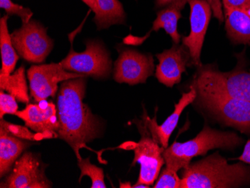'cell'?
I'll return each mask as SVG.
<instances>
[{"label": "cell", "mask_w": 250, "mask_h": 188, "mask_svg": "<svg viewBox=\"0 0 250 188\" xmlns=\"http://www.w3.org/2000/svg\"><path fill=\"white\" fill-rule=\"evenodd\" d=\"M181 188H231L250 185V167L229 164L219 152L189 164L181 173Z\"/></svg>", "instance_id": "2"}, {"label": "cell", "mask_w": 250, "mask_h": 188, "mask_svg": "<svg viewBox=\"0 0 250 188\" xmlns=\"http://www.w3.org/2000/svg\"><path fill=\"white\" fill-rule=\"evenodd\" d=\"M159 64L156 68L155 76L159 82L172 88L181 81V75L187 67L192 65L191 57L188 47L183 44L174 43L171 48L156 55Z\"/></svg>", "instance_id": "14"}, {"label": "cell", "mask_w": 250, "mask_h": 188, "mask_svg": "<svg viewBox=\"0 0 250 188\" xmlns=\"http://www.w3.org/2000/svg\"><path fill=\"white\" fill-rule=\"evenodd\" d=\"M15 116L24 121L26 127L42 136L43 140L58 138L57 107L53 102L43 100L37 104H29Z\"/></svg>", "instance_id": "13"}, {"label": "cell", "mask_w": 250, "mask_h": 188, "mask_svg": "<svg viewBox=\"0 0 250 188\" xmlns=\"http://www.w3.org/2000/svg\"><path fill=\"white\" fill-rule=\"evenodd\" d=\"M224 11L230 9L241 10L250 16V0H223Z\"/></svg>", "instance_id": "27"}, {"label": "cell", "mask_w": 250, "mask_h": 188, "mask_svg": "<svg viewBox=\"0 0 250 188\" xmlns=\"http://www.w3.org/2000/svg\"><path fill=\"white\" fill-rule=\"evenodd\" d=\"M31 143L18 138L0 127V177L6 176L13 169L15 162Z\"/></svg>", "instance_id": "17"}, {"label": "cell", "mask_w": 250, "mask_h": 188, "mask_svg": "<svg viewBox=\"0 0 250 188\" xmlns=\"http://www.w3.org/2000/svg\"><path fill=\"white\" fill-rule=\"evenodd\" d=\"M48 165L40 154L26 151L15 162L13 169L1 182L2 188H51L53 183L46 175Z\"/></svg>", "instance_id": "9"}, {"label": "cell", "mask_w": 250, "mask_h": 188, "mask_svg": "<svg viewBox=\"0 0 250 188\" xmlns=\"http://www.w3.org/2000/svg\"><path fill=\"white\" fill-rule=\"evenodd\" d=\"M244 53L236 55L237 66L229 72L220 71L214 64H202L197 68L190 85L194 87L196 92L217 94L250 102V71L247 70Z\"/></svg>", "instance_id": "4"}, {"label": "cell", "mask_w": 250, "mask_h": 188, "mask_svg": "<svg viewBox=\"0 0 250 188\" xmlns=\"http://www.w3.org/2000/svg\"><path fill=\"white\" fill-rule=\"evenodd\" d=\"M190 6V32L182 38V44L188 47L192 65L199 68L202 65L200 56L210 17L211 7L206 0H189Z\"/></svg>", "instance_id": "12"}, {"label": "cell", "mask_w": 250, "mask_h": 188, "mask_svg": "<svg viewBox=\"0 0 250 188\" xmlns=\"http://www.w3.org/2000/svg\"><path fill=\"white\" fill-rule=\"evenodd\" d=\"M94 12L96 11L97 0H83Z\"/></svg>", "instance_id": "31"}, {"label": "cell", "mask_w": 250, "mask_h": 188, "mask_svg": "<svg viewBox=\"0 0 250 188\" xmlns=\"http://www.w3.org/2000/svg\"><path fill=\"white\" fill-rule=\"evenodd\" d=\"M211 7L213 15L218 20L220 23H223L224 21V15L222 10L221 0H206Z\"/></svg>", "instance_id": "29"}, {"label": "cell", "mask_w": 250, "mask_h": 188, "mask_svg": "<svg viewBox=\"0 0 250 188\" xmlns=\"http://www.w3.org/2000/svg\"><path fill=\"white\" fill-rule=\"evenodd\" d=\"M181 10L173 5L166 7L157 13V17L153 23V26L149 32L144 37H135L130 36L124 39V43L128 45H140L147 38L149 37L153 31L157 32L159 29H164L167 33L172 38L174 43L179 44L181 36L178 32V22L181 18Z\"/></svg>", "instance_id": "16"}, {"label": "cell", "mask_w": 250, "mask_h": 188, "mask_svg": "<svg viewBox=\"0 0 250 188\" xmlns=\"http://www.w3.org/2000/svg\"><path fill=\"white\" fill-rule=\"evenodd\" d=\"M146 115L147 113L144 109L142 120L136 119L134 121L141 139L139 143H131L130 146L135 154L133 165L136 163L140 164V172L138 181L132 188H136L140 185H152L160 175L163 165L165 164L163 157L165 148L159 143L157 137L151 134L147 126Z\"/></svg>", "instance_id": "6"}, {"label": "cell", "mask_w": 250, "mask_h": 188, "mask_svg": "<svg viewBox=\"0 0 250 188\" xmlns=\"http://www.w3.org/2000/svg\"><path fill=\"white\" fill-rule=\"evenodd\" d=\"M86 77L62 83L56 100L59 120L58 138L74 150L77 160L82 159L80 150L88 148L86 144L100 138L102 125L83 102L86 90Z\"/></svg>", "instance_id": "1"}, {"label": "cell", "mask_w": 250, "mask_h": 188, "mask_svg": "<svg viewBox=\"0 0 250 188\" xmlns=\"http://www.w3.org/2000/svg\"><path fill=\"white\" fill-rule=\"evenodd\" d=\"M16 98L10 94L0 92V118L1 119L6 114L15 115L18 111V105Z\"/></svg>", "instance_id": "26"}, {"label": "cell", "mask_w": 250, "mask_h": 188, "mask_svg": "<svg viewBox=\"0 0 250 188\" xmlns=\"http://www.w3.org/2000/svg\"><path fill=\"white\" fill-rule=\"evenodd\" d=\"M0 7L5 10L8 15H18L22 20V23L29 22L33 15L29 8L14 3L11 0H0Z\"/></svg>", "instance_id": "24"}, {"label": "cell", "mask_w": 250, "mask_h": 188, "mask_svg": "<svg viewBox=\"0 0 250 188\" xmlns=\"http://www.w3.org/2000/svg\"><path fill=\"white\" fill-rule=\"evenodd\" d=\"M244 143L242 137L234 132L222 131L206 126L195 138L185 142H175L163 152L167 167L178 172L190 164L192 158L203 156L214 148L234 150Z\"/></svg>", "instance_id": "3"}, {"label": "cell", "mask_w": 250, "mask_h": 188, "mask_svg": "<svg viewBox=\"0 0 250 188\" xmlns=\"http://www.w3.org/2000/svg\"><path fill=\"white\" fill-rule=\"evenodd\" d=\"M85 51L77 53L71 48L60 62L62 68L71 72L84 74L94 79H106L112 71V61L103 43L96 40L85 42Z\"/></svg>", "instance_id": "7"}, {"label": "cell", "mask_w": 250, "mask_h": 188, "mask_svg": "<svg viewBox=\"0 0 250 188\" xmlns=\"http://www.w3.org/2000/svg\"><path fill=\"white\" fill-rule=\"evenodd\" d=\"M237 160L250 165V140H248L247 143H246L244 151H243L241 156L237 158Z\"/></svg>", "instance_id": "30"}, {"label": "cell", "mask_w": 250, "mask_h": 188, "mask_svg": "<svg viewBox=\"0 0 250 188\" xmlns=\"http://www.w3.org/2000/svg\"><path fill=\"white\" fill-rule=\"evenodd\" d=\"M0 127H2L9 134L22 140H29V141H39V140H43L42 136L38 134H34L26 126L24 127V126L12 124L3 119L0 121Z\"/></svg>", "instance_id": "23"}, {"label": "cell", "mask_w": 250, "mask_h": 188, "mask_svg": "<svg viewBox=\"0 0 250 188\" xmlns=\"http://www.w3.org/2000/svg\"><path fill=\"white\" fill-rule=\"evenodd\" d=\"M8 15L0 19V47L2 57V69L0 74L9 75L12 74L19 59L11 40V34L8 29Z\"/></svg>", "instance_id": "21"}, {"label": "cell", "mask_w": 250, "mask_h": 188, "mask_svg": "<svg viewBox=\"0 0 250 188\" xmlns=\"http://www.w3.org/2000/svg\"><path fill=\"white\" fill-rule=\"evenodd\" d=\"M0 88L13 95L21 103L29 104L30 98L26 84L24 66L21 65L15 73L5 75L0 74Z\"/></svg>", "instance_id": "20"}, {"label": "cell", "mask_w": 250, "mask_h": 188, "mask_svg": "<svg viewBox=\"0 0 250 188\" xmlns=\"http://www.w3.org/2000/svg\"><path fill=\"white\" fill-rule=\"evenodd\" d=\"M77 165L81 169V175L79 179L81 182L83 177H89L92 180V188H106V185L104 182V174L102 168L98 167L90 162V158H82L77 160Z\"/></svg>", "instance_id": "22"}, {"label": "cell", "mask_w": 250, "mask_h": 188, "mask_svg": "<svg viewBox=\"0 0 250 188\" xmlns=\"http://www.w3.org/2000/svg\"><path fill=\"white\" fill-rule=\"evenodd\" d=\"M227 36L234 43L250 46V16L241 10L224 11Z\"/></svg>", "instance_id": "18"}, {"label": "cell", "mask_w": 250, "mask_h": 188, "mask_svg": "<svg viewBox=\"0 0 250 188\" xmlns=\"http://www.w3.org/2000/svg\"><path fill=\"white\" fill-rule=\"evenodd\" d=\"M189 88L190 89L189 92L182 94V97L178 103L175 104L173 113L166 119L165 122L161 125H157L156 116L153 119H151L148 116H146L147 126H148L149 130H151V134L157 137L159 143H161V145L164 148H167L168 147L170 136L175 130V127H177L180 116L184 111V109L188 105L193 103L196 99V95H197L196 89L192 85H189Z\"/></svg>", "instance_id": "15"}, {"label": "cell", "mask_w": 250, "mask_h": 188, "mask_svg": "<svg viewBox=\"0 0 250 188\" xmlns=\"http://www.w3.org/2000/svg\"><path fill=\"white\" fill-rule=\"evenodd\" d=\"M11 36L18 55L29 63H43L53 48V41L47 35V29L36 21L22 23Z\"/></svg>", "instance_id": "8"}, {"label": "cell", "mask_w": 250, "mask_h": 188, "mask_svg": "<svg viewBox=\"0 0 250 188\" xmlns=\"http://www.w3.org/2000/svg\"><path fill=\"white\" fill-rule=\"evenodd\" d=\"M125 19V10L119 0H97L94 21L98 30L112 25L124 24Z\"/></svg>", "instance_id": "19"}, {"label": "cell", "mask_w": 250, "mask_h": 188, "mask_svg": "<svg viewBox=\"0 0 250 188\" xmlns=\"http://www.w3.org/2000/svg\"><path fill=\"white\" fill-rule=\"evenodd\" d=\"M113 77L119 84L130 85L145 84L154 74V59L151 54H144L133 49L121 50L115 63Z\"/></svg>", "instance_id": "11"}, {"label": "cell", "mask_w": 250, "mask_h": 188, "mask_svg": "<svg viewBox=\"0 0 250 188\" xmlns=\"http://www.w3.org/2000/svg\"><path fill=\"white\" fill-rule=\"evenodd\" d=\"M189 0H155V5L157 8H163V7L173 5V6L182 10L185 8L186 4L189 2Z\"/></svg>", "instance_id": "28"}, {"label": "cell", "mask_w": 250, "mask_h": 188, "mask_svg": "<svg viewBox=\"0 0 250 188\" xmlns=\"http://www.w3.org/2000/svg\"><path fill=\"white\" fill-rule=\"evenodd\" d=\"M27 77L31 96L39 103L49 97H56L60 83L87 76L66 71L60 63H50L32 65L28 70Z\"/></svg>", "instance_id": "10"}, {"label": "cell", "mask_w": 250, "mask_h": 188, "mask_svg": "<svg viewBox=\"0 0 250 188\" xmlns=\"http://www.w3.org/2000/svg\"><path fill=\"white\" fill-rule=\"evenodd\" d=\"M198 106L220 124L250 135V102L225 95L196 92Z\"/></svg>", "instance_id": "5"}, {"label": "cell", "mask_w": 250, "mask_h": 188, "mask_svg": "<svg viewBox=\"0 0 250 188\" xmlns=\"http://www.w3.org/2000/svg\"><path fill=\"white\" fill-rule=\"evenodd\" d=\"M181 179L177 175L176 171L169 168H164L159 176L154 188H181Z\"/></svg>", "instance_id": "25"}]
</instances>
